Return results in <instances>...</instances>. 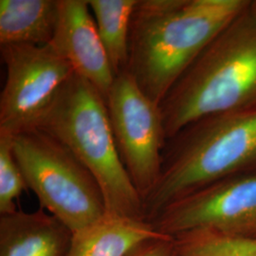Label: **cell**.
<instances>
[{
    "label": "cell",
    "mask_w": 256,
    "mask_h": 256,
    "mask_svg": "<svg viewBox=\"0 0 256 256\" xmlns=\"http://www.w3.org/2000/svg\"><path fill=\"white\" fill-rule=\"evenodd\" d=\"M171 236H160L147 240L135 248L128 256H170Z\"/></svg>",
    "instance_id": "16"
},
{
    "label": "cell",
    "mask_w": 256,
    "mask_h": 256,
    "mask_svg": "<svg viewBox=\"0 0 256 256\" xmlns=\"http://www.w3.org/2000/svg\"><path fill=\"white\" fill-rule=\"evenodd\" d=\"M72 66L74 74L90 82L106 101L115 80L88 0H59V16L50 43Z\"/></svg>",
    "instance_id": "9"
},
{
    "label": "cell",
    "mask_w": 256,
    "mask_h": 256,
    "mask_svg": "<svg viewBox=\"0 0 256 256\" xmlns=\"http://www.w3.org/2000/svg\"><path fill=\"white\" fill-rule=\"evenodd\" d=\"M59 0H0V46L50 45Z\"/></svg>",
    "instance_id": "12"
},
{
    "label": "cell",
    "mask_w": 256,
    "mask_h": 256,
    "mask_svg": "<svg viewBox=\"0 0 256 256\" xmlns=\"http://www.w3.org/2000/svg\"><path fill=\"white\" fill-rule=\"evenodd\" d=\"M256 173V108L210 115L167 138L158 178L144 200L147 222L220 180Z\"/></svg>",
    "instance_id": "3"
},
{
    "label": "cell",
    "mask_w": 256,
    "mask_h": 256,
    "mask_svg": "<svg viewBox=\"0 0 256 256\" xmlns=\"http://www.w3.org/2000/svg\"><path fill=\"white\" fill-rule=\"evenodd\" d=\"M28 188L42 209L77 232L106 214L101 188L88 168L55 138L34 128L12 137Z\"/></svg>",
    "instance_id": "5"
},
{
    "label": "cell",
    "mask_w": 256,
    "mask_h": 256,
    "mask_svg": "<svg viewBox=\"0 0 256 256\" xmlns=\"http://www.w3.org/2000/svg\"><path fill=\"white\" fill-rule=\"evenodd\" d=\"M36 128L62 142L88 168L101 188L106 214L146 220L142 200L120 158L106 102L90 82L74 74Z\"/></svg>",
    "instance_id": "4"
},
{
    "label": "cell",
    "mask_w": 256,
    "mask_h": 256,
    "mask_svg": "<svg viewBox=\"0 0 256 256\" xmlns=\"http://www.w3.org/2000/svg\"><path fill=\"white\" fill-rule=\"evenodd\" d=\"M12 149V137L0 133V214L14 212L16 200L27 189Z\"/></svg>",
    "instance_id": "15"
},
{
    "label": "cell",
    "mask_w": 256,
    "mask_h": 256,
    "mask_svg": "<svg viewBox=\"0 0 256 256\" xmlns=\"http://www.w3.org/2000/svg\"><path fill=\"white\" fill-rule=\"evenodd\" d=\"M138 0H88L115 76L128 72L132 14Z\"/></svg>",
    "instance_id": "13"
},
{
    "label": "cell",
    "mask_w": 256,
    "mask_h": 256,
    "mask_svg": "<svg viewBox=\"0 0 256 256\" xmlns=\"http://www.w3.org/2000/svg\"><path fill=\"white\" fill-rule=\"evenodd\" d=\"M250 0H138L128 72L160 104L192 62Z\"/></svg>",
    "instance_id": "1"
},
{
    "label": "cell",
    "mask_w": 256,
    "mask_h": 256,
    "mask_svg": "<svg viewBox=\"0 0 256 256\" xmlns=\"http://www.w3.org/2000/svg\"><path fill=\"white\" fill-rule=\"evenodd\" d=\"M149 223L166 236L210 228L256 238V173L230 176L204 186L165 207Z\"/></svg>",
    "instance_id": "8"
},
{
    "label": "cell",
    "mask_w": 256,
    "mask_h": 256,
    "mask_svg": "<svg viewBox=\"0 0 256 256\" xmlns=\"http://www.w3.org/2000/svg\"><path fill=\"white\" fill-rule=\"evenodd\" d=\"M171 238L170 256H256V238L218 230H190Z\"/></svg>",
    "instance_id": "14"
},
{
    "label": "cell",
    "mask_w": 256,
    "mask_h": 256,
    "mask_svg": "<svg viewBox=\"0 0 256 256\" xmlns=\"http://www.w3.org/2000/svg\"><path fill=\"white\" fill-rule=\"evenodd\" d=\"M166 236L146 220H131L106 214L88 227L74 232L68 256H128L147 240Z\"/></svg>",
    "instance_id": "11"
},
{
    "label": "cell",
    "mask_w": 256,
    "mask_h": 256,
    "mask_svg": "<svg viewBox=\"0 0 256 256\" xmlns=\"http://www.w3.org/2000/svg\"><path fill=\"white\" fill-rule=\"evenodd\" d=\"M160 108L167 138L198 120L256 108V1L203 50Z\"/></svg>",
    "instance_id": "2"
},
{
    "label": "cell",
    "mask_w": 256,
    "mask_h": 256,
    "mask_svg": "<svg viewBox=\"0 0 256 256\" xmlns=\"http://www.w3.org/2000/svg\"><path fill=\"white\" fill-rule=\"evenodd\" d=\"M74 232L42 208L0 214V256H68Z\"/></svg>",
    "instance_id": "10"
},
{
    "label": "cell",
    "mask_w": 256,
    "mask_h": 256,
    "mask_svg": "<svg viewBox=\"0 0 256 256\" xmlns=\"http://www.w3.org/2000/svg\"><path fill=\"white\" fill-rule=\"evenodd\" d=\"M7 68L0 94V133L12 137L36 128L74 72L54 48L0 46Z\"/></svg>",
    "instance_id": "6"
},
{
    "label": "cell",
    "mask_w": 256,
    "mask_h": 256,
    "mask_svg": "<svg viewBox=\"0 0 256 256\" xmlns=\"http://www.w3.org/2000/svg\"><path fill=\"white\" fill-rule=\"evenodd\" d=\"M106 102L120 158L144 203L158 178L167 140L160 108L128 72L115 77Z\"/></svg>",
    "instance_id": "7"
}]
</instances>
